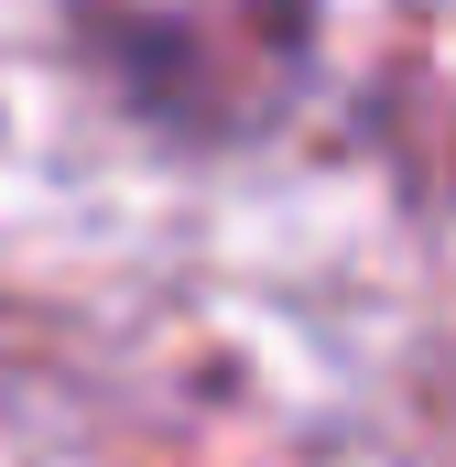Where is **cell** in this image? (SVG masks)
Here are the masks:
<instances>
[{
  "label": "cell",
  "mask_w": 456,
  "mask_h": 467,
  "mask_svg": "<svg viewBox=\"0 0 456 467\" xmlns=\"http://www.w3.org/2000/svg\"><path fill=\"white\" fill-rule=\"evenodd\" d=\"M66 33L174 141H250L316 77V0H66Z\"/></svg>",
  "instance_id": "1"
}]
</instances>
